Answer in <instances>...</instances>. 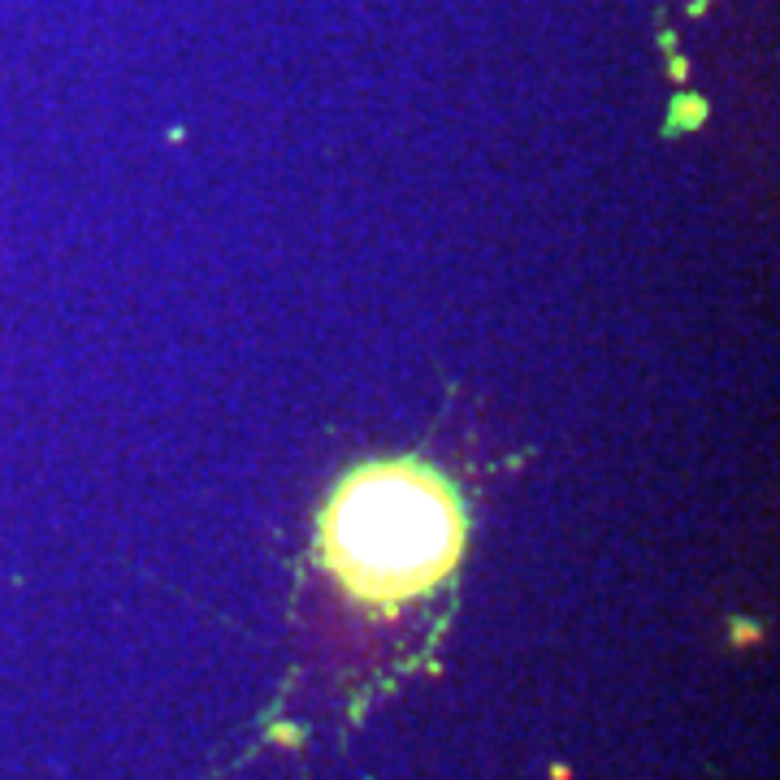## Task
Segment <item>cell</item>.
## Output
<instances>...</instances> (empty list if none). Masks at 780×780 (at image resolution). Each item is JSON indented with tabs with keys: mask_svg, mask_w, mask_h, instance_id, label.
<instances>
[{
	"mask_svg": "<svg viewBox=\"0 0 780 780\" xmlns=\"http://www.w3.org/2000/svg\"><path fill=\"white\" fill-rule=\"evenodd\" d=\"M464 512L455 490L421 464H364L321 512V555L351 598L395 607L455 568Z\"/></svg>",
	"mask_w": 780,
	"mask_h": 780,
	"instance_id": "1",
	"label": "cell"
}]
</instances>
